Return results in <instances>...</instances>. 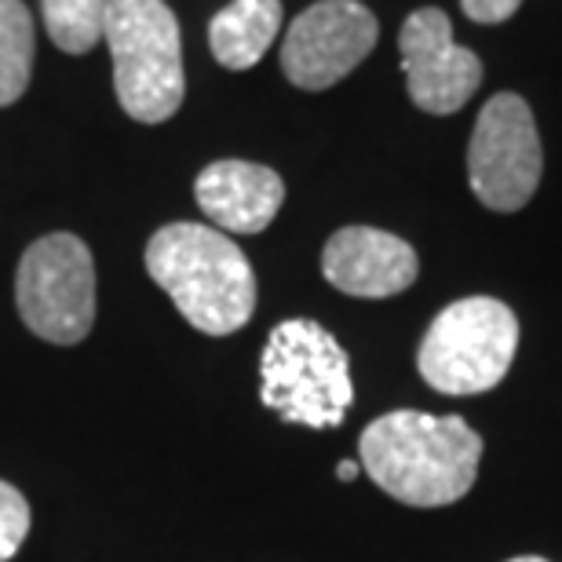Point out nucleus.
I'll use <instances>...</instances> for the list:
<instances>
[{
    "instance_id": "1",
    "label": "nucleus",
    "mask_w": 562,
    "mask_h": 562,
    "mask_svg": "<svg viewBox=\"0 0 562 562\" xmlns=\"http://www.w3.org/2000/svg\"><path fill=\"white\" fill-rule=\"evenodd\" d=\"M366 475L409 508H446L475 486L482 435L464 417L395 409L358 438Z\"/></svg>"
},
{
    "instance_id": "2",
    "label": "nucleus",
    "mask_w": 562,
    "mask_h": 562,
    "mask_svg": "<svg viewBox=\"0 0 562 562\" xmlns=\"http://www.w3.org/2000/svg\"><path fill=\"white\" fill-rule=\"evenodd\" d=\"M146 271L205 336L238 333L256 311L249 256L205 223H168L157 231L146 245Z\"/></svg>"
},
{
    "instance_id": "3",
    "label": "nucleus",
    "mask_w": 562,
    "mask_h": 562,
    "mask_svg": "<svg viewBox=\"0 0 562 562\" xmlns=\"http://www.w3.org/2000/svg\"><path fill=\"white\" fill-rule=\"evenodd\" d=\"M260 398L285 424L314 431L340 427L355 402L351 362L340 340L311 318L274 325L260 355Z\"/></svg>"
},
{
    "instance_id": "4",
    "label": "nucleus",
    "mask_w": 562,
    "mask_h": 562,
    "mask_svg": "<svg viewBox=\"0 0 562 562\" xmlns=\"http://www.w3.org/2000/svg\"><path fill=\"white\" fill-rule=\"evenodd\" d=\"M103 41L114 59L121 110L139 125H161L183 106V37L168 0H110Z\"/></svg>"
},
{
    "instance_id": "5",
    "label": "nucleus",
    "mask_w": 562,
    "mask_h": 562,
    "mask_svg": "<svg viewBox=\"0 0 562 562\" xmlns=\"http://www.w3.org/2000/svg\"><path fill=\"white\" fill-rule=\"evenodd\" d=\"M519 351V318L493 296L449 303L427 325L417 369L438 395H482L497 387Z\"/></svg>"
},
{
    "instance_id": "6",
    "label": "nucleus",
    "mask_w": 562,
    "mask_h": 562,
    "mask_svg": "<svg viewBox=\"0 0 562 562\" xmlns=\"http://www.w3.org/2000/svg\"><path fill=\"white\" fill-rule=\"evenodd\" d=\"M15 307L30 333L70 347L95 325V263L77 234H44L22 252Z\"/></svg>"
},
{
    "instance_id": "7",
    "label": "nucleus",
    "mask_w": 562,
    "mask_h": 562,
    "mask_svg": "<svg viewBox=\"0 0 562 562\" xmlns=\"http://www.w3.org/2000/svg\"><path fill=\"white\" fill-rule=\"evenodd\" d=\"M544 150L533 110L522 95H493L468 143V183L490 212H519L541 187Z\"/></svg>"
},
{
    "instance_id": "8",
    "label": "nucleus",
    "mask_w": 562,
    "mask_h": 562,
    "mask_svg": "<svg viewBox=\"0 0 562 562\" xmlns=\"http://www.w3.org/2000/svg\"><path fill=\"white\" fill-rule=\"evenodd\" d=\"M380 22L358 0H318L292 19L281 41V74L303 92H325L369 59Z\"/></svg>"
},
{
    "instance_id": "9",
    "label": "nucleus",
    "mask_w": 562,
    "mask_h": 562,
    "mask_svg": "<svg viewBox=\"0 0 562 562\" xmlns=\"http://www.w3.org/2000/svg\"><path fill=\"white\" fill-rule=\"evenodd\" d=\"M402 70L409 99L424 114H457L482 85V59L453 41V22L442 8H417L398 30Z\"/></svg>"
},
{
    "instance_id": "10",
    "label": "nucleus",
    "mask_w": 562,
    "mask_h": 562,
    "mask_svg": "<svg viewBox=\"0 0 562 562\" xmlns=\"http://www.w3.org/2000/svg\"><path fill=\"white\" fill-rule=\"evenodd\" d=\"M322 274L333 289L358 300H387L406 292L420 274L409 241L376 227H344L325 241Z\"/></svg>"
},
{
    "instance_id": "11",
    "label": "nucleus",
    "mask_w": 562,
    "mask_h": 562,
    "mask_svg": "<svg viewBox=\"0 0 562 562\" xmlns=\"http://www.w3.org/2000/svg\"><path fill=\"white\" fill-rule=\"evenodd\" d=\"M194 198L201 212L216 223V231L260 234L274 223L281 201H285V183L274 168L227 157V161L201 168Z\"/></svg>"
},
{
    "instance_id": "12",
    "label": "nucleus",
    "mask_w": 562,
    "mask_h": 562,
    "mask_svg": "<svg viewBox=\"0 0 562 562\" xmlns=\"http://www.w3.org/2000/svg\"><path fill=\"white\" fill-rule=\"evenodd\" d=\"M281 30V0H231L209 22V48L227 70H249Z\"/></svg>"
},
{
    "instance_id": "13",
    "label": "nucleus",
    "mask_w": 562,
    "mask_h": 562,
    "mask_svg": "<svg viewBox=\"0 0 562 562\" xmlns=\"http://www.w3.org/2000/svg\"><path fill=\"white\" fill-rule=\"evenodd\" d=\"M33 15L22 0H0V106L26 95L33 77Z\"/></svg>"
},
{
    "instance_id": "14",
    "label": "nucleus",
    "mask_w": 562,
    "mask_h": 562,
    "mask_svg": "<svg viewBox=\"0 0 562 562\" xmlns=\"http://www.w3.org/2000/svg\"><path fill=\"white\" fill-rule=\"evenodd\" d=\"M110 0H41L44 30L66 55H88L103 41Z\"/></svg>"
},
{
    "instance_id": "15",
    "label": "nucleus",
    "mask_w": 562,
    "mask_h": 562,
    "mask_svg": "<svg viewBox=\"0 0 562 562\" xmlns=\"http://www.w3.org/2000/svg\"><path fill=\"white\" fill-rule=\"evenodd\" d=\"M30 533V504L26 497L0 479V562H8L19 552Z\"/></svg>"
},
{
    "instance_id": "16",
    "label": "nucleus",
    "mask_w": 562,
    "mask_h": 562,
    "mask_svg": "<svg viewBox=\"0 0 562 562\" xmlns=\"http://www.w3.org/2000/svg\"><path fill=\"white\" fill-rule=\"evenodd\" d=\"M519 4L522 0H460L464 15L479 22V26H501V22H508L519 11Z\"/></svg>"
},
{
    "instance_id": "17",
    "label": "nucleus",
    "mask_w": 562,
    "mask_h": 562,
    "mask_svg": "<svg viewBox=\"0 0 562 562\" xmlns=\"http://www.w3.org/2000/svg\"><path fill=\"white\" fill-rule=\"evenodd\" d=\"M336 479H340V482L358 479V464H355V460H340V464H336Z\"/></svg>"
},
{
    "instance_id": "18",
    "label": "nucleus",
    "mask_w": 562,
    "mask_h": 562,
    "mask_svg": "<svg viewBox=\"0 0 562 562\" xmlns=\"http://www.w3.org/2000/svg\"><path fill=\"white\" fill-rule=\"evenodd\" d=\"M508 562H548V559H541V555H519V559H508Z\"/></svg>"
}]
</instances>
